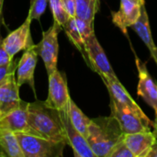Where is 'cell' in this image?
Masks as SVG:
<instances>
[{
    "mask_svg": "<svg viewBox=\"0 0 157 157\" xmlns=\"http://www.w3.org/2000/svg\"><path fill=\"white\" fill-rule=\"evenodd\" d=\"M38 54L34 49V46L25 50L17 66V83L20 87L24 84H28L35 97L36 90L34 86V72L38 63Z\"/></svg>",
    "mask_w": 157,
    "mask_h": 157,
    "instance_id": "11",
    "label": "cell"
},
{
    "mask_svg": "<svg viewBox=\"0 0 157 157\" xmlns=\"http://www.w3.org/2000/svg\"><path fill=\"white\" fill-rule=\"evenodd\" d=\"M48 4L50 5V8L52 12L53 22L63 28V26L64 25V23L68 20L70 17L64 10L62 1L61 0H49Z\"/></svg>",
    "mask_w": 157,
    "mask_h": 157,
    "instance_id": "22",
    "label": "cell"
},
{
    "mask_svg": "<svg viewBox=\"0 0 157 157\" xmlns=\"http://www.w3.org/2000/svg\"><path fill=\"white\" fill-rule=\"evenodd\" d=\"M48 98L45 104L59 111L68 110L70 95L67 86V79L63 73L56 70L49 75Z\"/></svg>",
    "mask_w": 157,
    "mask_h": 157,
    "instance_id": "6",
    "label": "cell"
},
{
    "mask_svg": "<svg viewBox=\"0 0 157 157\" xmlns=\"http://www.w3.org/2000/svg\"><path fill=\"white\" fill-rule=\"evenodd\" d=\"M103 81L109 92L110 98H112L117 102L131 109L147 125L155 126V124L149 120V118L144 114V112L142 110V109L138 106V104L133 100V98L131 97V95L127 92V90L124 88V86L121 85V83L119 81V79L118 80H103Z\"/></svg>",
    "mask_w": 157,
    "mask_h": 157,
    "instance_id": "13",
    "label": "cell"
},
{
    "mask_svg": "<svg viewBox=\"0 0 157 157\" xmlns=\"http://www.w3.org/2000/svg\"><path fill=\"white\" fill-rule=\"evenodd\" d=\"M68 116L73 126L86 139L88 134V126L91 120L83 113L72 99H70L68 106Z\"/></svg>",
    "mask_w": 157,
    "mask_h": 157,
    "instance_id": "19",
    "label": "cell"
},
{
    "mask_svg": "<svg viewBox=\"0 0 157 157\" xmlns=\"http://www.w3.org/2000/svg\"><path fill=\"white\" fill-rule=\"evenodd\" d=\"M109 157H134L131 150L128 148V146L125 144L123 142V137L122 139L118 142L115 146L113 147Z\"/></svg>",
    "mask_w": 157,
    "mask_h": 157,
    "instance_id": "24",
    "label": "cell"
},
{
    "mask_svg": "<svg viewBox=\"0 0 157 157\" xmlns=\"http://www.w3.org/2000/svg\"><path fill=\"white\" fill-rule=\"evenodd\" d=\"M75 21H76V25L78 27V29L84 39V40L86 41V40L94 33V24H91L84 19L75 17Z\"/></svg>",
    "mask_w": 157,
    "mask_h": 157,
    "instance_id": "26",
    "label": "cell"
},
{
    "mask_svg": "<svg viewBox=\"0 0 157 157\" xmlns=\"http://www.w3.org/2000/svg\"><path fill=\"white\" fill-rule=\"evenodd\" d=\"M62 27L53 24L45 31L42 32L41 40L38 44H34V49L37 54L42 59L48 75L57 70V62L59 54L58 34Z\"/></svg>",
    "mask_w": 157,
    "mask_h": 157,
    "instance_id": "4",
    "label": "cell"
},
{
    "mask_svg": "<svg viewBox=\"0 0 157 157\" xmlns=\"http://www.w3.org/2000/svg\"><path fill=\"white\" fill-rule=\"evenodd\" d=\"M131 1H132V2H134V3H137V4H139L140 6H144V0H131Z\"/></svg>",
    "mask_w": 157,
    "mask_h": 157,
    "instance_id": "29",
    "label": "cell"
},
{
    "mask_svg": "<svg viewBox=\"0 0 157 157\" xmlns=\"http://www.w3.org/2000/svg\"><path fill=\"white\" fill-rule=\"evenodd\" d=\"M31 21L32 20L27 17L22 25L11 31L5 39L2 40V44L11 58H14V56L19 52L34 46L30 33Z\"/></svg>",
    "mask_w": 157,
    "mask_h": 157,
    "instance_id": "8",
    "label": "cell"
},
{
    "mask_svg": "<svg viewBox=\"0 0 157 157\" xmlns=\"http://www.w3.org/2000/svg\"><path fill=\"white\" fill-rule=\"evenodd\" d=\"M28 104L22 101L20 106L0 116V128L13 132H31L28 122Z\"/></svg>",
    "mask_w": 157,
    "mask_h": 157,
    "instance_id": "14",
    "label": "cell"
},
{
    "mask_svg": "<svg viewBox=\"0 0 157 157\" xmlns=\"http://www.w3.org/2000/svg\"><path fill=\"white\" fill-rule=\"evenodd\" d=\"M75 17L94 24L95 16L99 8V0H75Z\"/></svg>",
    "mask_w": 157,
    "mask_h": 157,
    "instance_id": "20",
    "label": "cell"
},
{
    "mask_svg": "<svg viewBox=\"0 0 157 157\" xmlns=\"http://www.w3.org/2000/svg\"><path fill=\"white\" fill-rule=\"evenodd\" d=\"M17 63L14 61V59L6 64L0 65V84L15 75L17 72Z\"/></svg>",
    "mask_w": 157,
    "mask_h": 157,
    "instance_id": "25",
    "label": "cell"
},
{
    "mask_svg": "<svg viewBox=\"0 0 157 157\" xmlns=\"http://www.w3.org/2000/svg\"><path fill=\"white\" fill-rule=\"evenodd\" d=\"M118 121L112 117H100L91 120L86 141L96 157H109L115 146L123 137Z\"/></svg>",
    "mask_w": 157,
    "mask_h": 157,
    "instance_id": "2",
    "label": "cell"
},
{
    "mask_svg": "<svg viewBox=\"0 0 157 157\" xmlns=\"http://www.w3.org/2000/svg\"><path fill=\"white\" fill-rule=\"evenodd\" d=\"M132 29L138 34V36L141 38V40L144 42L146 47L148 48L152 58L155 62L157 65V47L154 41L151 28H150V22L148 14L145 8V5L142 6V11L141 16L139 19L131 27Z\"/></svg>",
    "mask_w": 157,
    "mask_h": 157,
    "instance_id": "17",
    "label": "cell"
},
{
    "mask_svg": "<svg viewBox=\"0 0 157 157\" xmlns=\"http://www.w3.org/2000/svg\"><path fill=\"white\" fill-rule=\"evenodd\" d=\"M60 113L63 123L66 143L72 147L74 155L75 157H96L86 137H84L71 123L68 116V110L60 111Z\"/></svg>",
    "mask_w": 157,
    "mask_h": 157,
    "instance_id": "9",
    "label": "cell"
},
{
    "mask_svg": "<svg viewBox=\"0 0 157 157\" xmlns=\"http://www.w3.org/2000/svg\"><path fill=\"white\" fill-rule=\"evenodd\" d=\"M22 101L15 75L0 84V116L18 108Z\"/></svg>",
    "mask_w": 157,
    "mask_h": 157,
    "instance_id": "16",
    "label": "cell"
},
{
    "mask_svg": "<svg viewBox=\"0 0 157 157\" xmlns=\"http://www.w3.org/2000/svg\"><path fill=\"white\" fill-rule=\"evenodd\" d=\"M155 115H156V118H155V130L157 131V113H155Z\"/></svg>",
    "mask_w": 157,
    "mask_h": 157,
    "instance_id": "31",
    "label": "cell"
},
{
    "mask_svg": "<svg viewBox=\"0 0 157 157\" xmlns=\"http://www.w3.org/2000/svg\"><path fill=\"white\" fill-rule=\"evenodd\" d=\"M3 5H4V0H0V20H1V15H2Z\"/></svg>",
    "mask_w": 157,
    "mask_h": 157,
    "instance_id": "30",
    "label": "cell"
},
{
    "mask_svg": "<svg viewBox=\"0 0 157 157\" xmlns=\"http://www.w3.org/2000/svg\"><path fill=\"white\" fill-rule=\"evenodd\" d=\"M63 29H64L70 41L75 46V48L83 54L84 58L86 59V50H85V40L76 25L75 17H70L63 26Z\"/></svg>",
    "mask_w": 157,
    "mask_h": 157,
    "instance_id": "21",
    "label": "cell"
},
{
    "mask_svg": "<svg viewBox=\"0 0 157 157\" xmlns=\"http://www.w3.org/2000/svg\"><path fill=\"white\" fill-rule=\"evenodd\" d=\"M63 6L69 17H75V11H76V5L75 0H61Z\"/></svg>",
    "mask_w": 157,
    "mask_h": 157,
    "instance_id": "27",
    "label": "cell"
},
{
    "mask_svg": "<svg viewBox=\"0 0 157 157\" xmlns=\"http://www.w3.org/2000/svg\"><path fill=\"white\" fill-rule=\"evenodd\" d=\"M28 122L31 133L55 142L66 143L60 111L47 106L44 101L36 100L28 104Z\"/></svg>",
    "mask_w": 157,
    "mask_h": 157,
    "instance_id": "1",
    "label": "cell"
},
{
    "mask_svg": "<svg viewBox=\"0 0 157 157\" xmlns=\"http://www.w3.org/2000/svg\"><path fill=\"white\" fill-rule=\"evenodd\" d=\"M135 64L138 70L139 83L137 86L138 96L154 109L157 113V85L149 74L146 64L135 55Z\"/></svg>",
    "mask_w": 157,
    "mask_h": 157,
    "instance_id": "10",
    "label": "cell"
},
{
    "mask_svg": "<svg viewBox=\"0 0 157 157\" xmlns=\"http://www.w3.org/2000/svg\"><path fill=\"white\" fill-rule=\"evenodd\" d=\"M49 0H30L28 17L31 19L40 20L42 14L45 12Z\"/></svg>",
    "mask_w": 157,
    "mask_h": 157,
    "instance_id": "23",
    "label": "cell"
},
{
    "mask_svg": "<svg viewBox=\"0 0 157 157\" xmlns=\"http://www.w3.org/2000/svg\"><path fill=\"white\" fill-rule=\"evenodd\" d=\"M0 155L24 157L15 132L0 128Z\"/></svg>",
    "mask_w": 157,
    "mask_h": 157,
    "instance_id": "18",
    "label": "cell"
},
{
    "mask_svg": "<svg viewBox=\"0 0 157 157\" xmlns=\"http://www.w3.org/2000/svg\"><path fill=\"white\" fill-rule=\"evenodd\" d=\"M24 157H62L66 143L55 142L31 132L15 133Z\"/></svg>",
    "mask_w": 157,
    "mask_h": 157,
    "instance_id": "3",
    "label": "cell"
},
{
    "mask_svg": "<svg viewBox=\"0 0 157 157\" xmlns=\"http://www.w3.org/2000/svg\"><path fill=\"white\" fill-rule=\"evenodd\" d=\"M123 142L134 157H147L157 142L156 135L150 131L124 133Z\"/></svg>",
    "mask_w": 157,
    "mask_h": 157,
    "instance_id": "12",
    "label": "cell"
},
{
    "mask_svg": "<svg viewBox=\"0 0 157 157\" xmlns=\"http://www.w3.org/2000/svg\"><path fill=\"white\" fill-rule=\"evenodd\" d=\"M142 6L131 0H121L120 8L112 12V22L124 33L127 34L128 28L132 27L140 17Z\"/></svg>",
    "mask_w": 157,
    "mask_h": 157,
    "instance_id": "15",
    "label": "cell"
},
{
    "mask_svg": "<svg viewBox=\"0 0 157 157\" xmlns=\"http://www.w3.org/2000/svg\"><path fill=\"white\" fill-rule=\"evenodd\" d=\"M147 157H157V142L155 143V144L153 146L151 152L149 153V155H148Z\"/></svg>",
    "mask_w": 157,
    "mask_h": 157,
    "instance_id": "28",
    "label": "cell"
},
{
    "mask_svg": "<svg viewBox=\"0 0 157 157\" xmlns=\"http://www.w3.org/2000/svg\"><path fill=\"white\" fill-rule=\"evenodd\" d=\"M111 116L114 117L123 133H135L150 131V126L147 125L136 113L128 107L117 102L110 98Z\"/></svg>",
    "mask_w": 157,
    "mask_h": 157,
    "instance_id": "7",
    "label": "cell"
},
{
    "mask_svg": "<svg viewBox=\"0 0 157 157\" xmlns=\"http://www.w3.org/2000/svg\"><path fill=\"white\" fill-rule=\"evenodd\" d=\"M86 61L89 66L97 72L102 80H118L109 59L98 42L95 33L91 34L85 41Z\"/></svg>",
    "mask_w": 157,
    "mask_h": 157,
    "instance_id": "5",
    "label": "cell"
}]
</instances>
